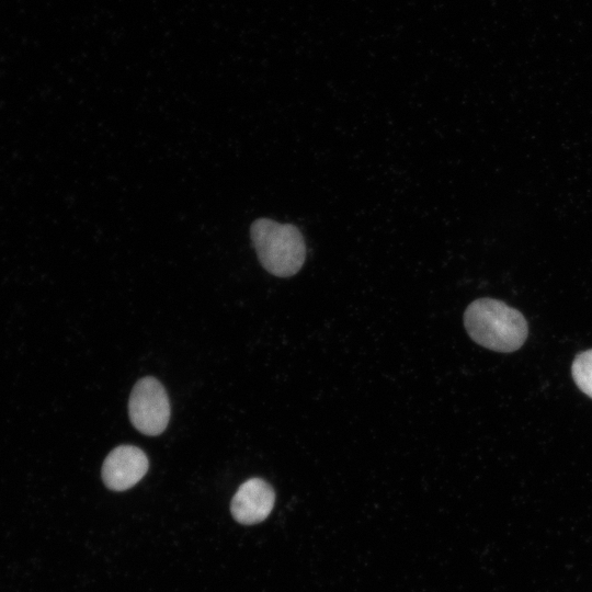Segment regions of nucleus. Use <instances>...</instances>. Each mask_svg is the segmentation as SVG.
Wrapping results in <instances>:
<instances>
[{
    "mask_svg": "<svg viewBox=\"0 0 592 592\" xmlns=\"http://www.w3.org/2000/svg\"><path fill=\"white\" fill-rule=\"evenodd\" d=\"M464 325L469 337L492 351L519 350L528 334L524 316L501 300L479 298L465 310Z\"/></svg>",
    "mask_w": 592,
    "mask_h": 592,
    "instance_id": "obj_1",
    "label": "nucleus"
},
{
    "mask_svg": "<svg viewBox=\"0 0 592 592\" xmlns=\"http://www.w3.org/2000/svg\"><path fill=\"white\" fill-rule=\"evenodd\" d=\"M250 235L259 261L269 273L289 277L303 266L306 244L296 226L260 218L251 225Z\"/></svg>",
    "mask_w": 592,
    "mask_h": 592,
    "instance_id": "obj_2",
    "label": "nucleus"
},
{
    "mask_svg": "<svg viewBox=\"0 0 592 592\" xmlns=\"http://www.w3.org/2000/svg\"><path fill=\"white\" fill-rule=\"evenodd\" d=\"M170 412L168 394L158 379L148 376L134 385L128 414L136 430L146 435L161 434L169 423Z\"/></svg>",
    "mask_w": 592,
    "mask_h": 592,
    "instance_id": "obj_3",
    "label": "nucleus"
},
{
    "mask_svg": "<svg viewBox=\"0 0 592 592\" xmlns=\"http://www.w3.org/2000/svg\"><path fill=\"white\" fill-rule=\"evenodd\" d=\"M148 458L143 449L134 445H119L112 449L102 465L104 485L113 491L134 487L146 474Z\"/></svg>",
    "mask_w": 592,
    "mask_h": 592,
    "instance_id": "obj_4",
    "label": "nucleus"
},
{
    "mask_svg": "<svg viewBox=\"0 0 592 592\" xmlns=\"http://www.w3.org/2000/svg\"><path fill=\"white\" fill-rule=\"evenodd\" d=\"M274 503L275 492L271 485L261 478H250L236 491L230 510L237 522L251 525L265 520Z\"/></svg>",
    "mask_w": 592,
    "mask_h": 592,
    "instance_id": "obj_5",
    "label": "nucleus"
},
{
    "mask_svg": "<svg viewBox=\"0 0 592 592\" xmlns=\"http://www.w3.org/2000/svg\"><path fill=\"white\" fill-rule=\"evenodd\" d=\"M571 373L578 388L592 398V349L577 354Z\"/></svg>",
    "mask_w": 592,
    "mask_h": 592,
    "instance_id": "obj_6",
    "label": "nucleus"
}]
</instances>
